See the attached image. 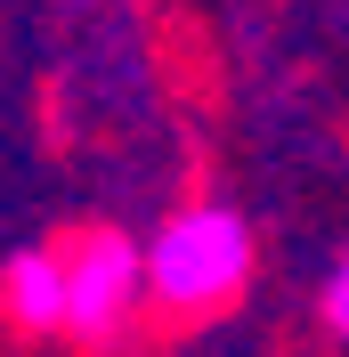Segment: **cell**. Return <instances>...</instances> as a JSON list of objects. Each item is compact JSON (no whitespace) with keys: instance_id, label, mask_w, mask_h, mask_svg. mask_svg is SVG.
I'll list each match as a JSON object with an SVG mask.
<instances>
[{"instance_id":"3957f363","label":"cell","mask_w":349,"mask_h":357,"mask_svg":"<svg viewBox=\"0 0 349 357\" xmlns=\"http://www.w3.org/2000/svg\"><path fill=\"white\" fill-rule=\"evenodd\" d=\"M0 317L33 341L66 333V244H17L0 260Z\"/></svg>"},{"instance_id":"277c9868","label":"cell","mask_w":349,"mask_h":357,"mask_svg":"<svg viewBox=\"0 0 349 357\" xmlns=\"http://www.w3.org/2000/svg\"><path fill=\"white\" fill-rule=\"evenodd\" d=\"M317 325H325V333L349 349V252L325 268V276H317Z\"/></svg>"},{"instance_id":"6da1fadb","label":"cell","mask_w":349,"mask_h":357,"mask_svg":"<svg viewBox=\"0 0 349 357\" xmlns=\"http://www.w3.org/2000/svg\"><path fill=\"white\" fill-rule=\"evenodd\" d=\"M138 252H147V309L179 317V325L236 309L244 292H252V268H260L252 220H244L236 203H219V195L163 211L154 236H138Z\"/></svg>"},{"instance_id":"7a4b0ae2","label":"cell","mask_w":349,"mask_h":357,"mask_svg":"<svg viewBox=\"0 0 349 357\" xmlns=\"http://www.w3.org/2000/svg\"><path fill=\"white\" fill-rule=\"evenodd\" d=\"M147 309V252L131 227H82L66 244V333L106 349Z\"/></svg>"}]
</instances>
